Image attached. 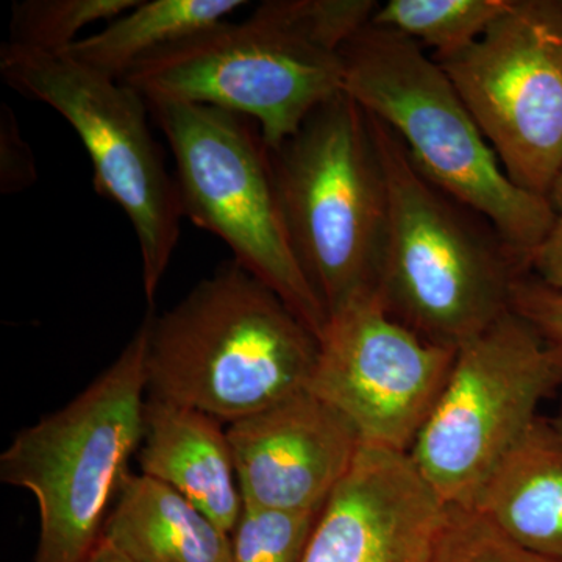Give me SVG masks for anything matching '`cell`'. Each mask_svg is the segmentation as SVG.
Instances as JSON below:
<instances>
[{
    "mask_svg": "<svg viewBox=\"0 0 562 562\" xmlns=\"http://www.w3.org/2000/svg\"><path fill=\"white\" fill-rule=\"evenodd\" d=\"M319 338L235 260L151 313L147 390L235 424L308 390Z\"/></svg>",
    "mask_w": 562,
    "mask_h": 562,
    "instance_id": "obj_1",
    "label": "cell"
},
{
    "mask_svg": "<svg viewBox=\"0 0 562 562\" xmlns=\"http://www.w3.org/2000/svg\"><path fill=\"white\" fill-rule=\"evenodd\" d=\"M369 117L387 184L376 292L422 338L460 349L512 310L528 262L483 216L435 187L387 125Z\"/></svg>",
    "mask_w": 562,
    "mask_h": 562,
    "instance_id": "obj_2",
    "label": "cell"
},
{
    "mask_svg": "<svg viewBox=\"0 0 562 562\" xmlns=\"http://www.w3.org/2000/svg\"><path fill=\"white\" fill-rule=\"evenodd\" d=\"M341 55L344 92L398 136L435 187L483 216L530 262L557 211L549 198L509 179L438 61L414 41L372 24Z\"/></svg>",
    "mask_w": 562,
    "mask_h": 562,
    "instance_id": "obj_3",
    "label": "cell"
},
{
    "mask_svg": "<svg viewBox=\"0 0 562 562\" xmlns=\"http://www.w3.org/2000/svg\"><path fill=\"white\" fill-rule=\"evenodd\" d=\"M151 310L109 368L58 412L14 436L0 480L32 492L40 513L33 562H85L143 439Z\"/></svg>",
    "mask_w": 562,
    "mask_h": 562,
    "instance_id": "obj_4",
    "label": "cell"
},
{
    "mask_svg": "<svg viewBox=\"0 0 562 562\" xmlns=\"http://www.w3.org/2000/svg\"><path fill=\"white\" fill-rule=\"evenodd\" d=\"M271 158L292 249L330 317L379 288L387 184L371 117L339 92Z\"/></svg>",
    "mask_w": 562,
    "mask_h": 562,
    "instance_id": "obj_5",
    "label": "cell"
},
{
    "mask_svg": "<svg viewBox=\"0 0 562 562\" xmlns=\"http://www.w3.org/2000/svg\"><path fill=\"white\" fill-rule=\"evenodd\" d=\"M121 81L149 105L195 103L249 117L276 149L344 91V63L292 22L283 0H266L244 21L151 55Z\"/></svg>",
    "mask_w": 562,
    "mask_h": 562,
    "instance_id": "obj_6",
    "label": "cell"
},
{
    "mask_svg": "<svg viewBox=\"0 0 562 562\" xmlns=\"http://www.w3.org/2000/svg\"><path fill=\"white\" fill-rule=\"evenodd\" d=\"M149 109L172 150L184 217L217 236L321 339L328 314L292 249L260 127L209 105Z\"/></svg>",
    "mask_w": 562,
    "mask_h": 562,
    "instance_id": "obj_7",
    "label": "cell"
},
{
    "mask_svg": "<svg viewBox=\"0 0 562 562\" xmlns=\"http://www.w3.org/2000/svg\"><path fill=\"white\" fill-rule=\"evenodd\" d=\"M0 74L11 90L57 111L79 136L95 191L116 203L135 231L144 294L154 308L184 214L176 176L151 135L149 103L124 81L66 55L10 43L0 49Z\"/></svg>",
    "mask_w": 562,
    "mask_h": 562,
    "instance_id": "obj_8",
    "label": "cell"
},
{
    "mask_svg": "<svg viewBox=\"0 0 562 562\" xmlns=\"http://www.w3.org/2000/svg\"><path fill=\"white\" fill-rule=\"evenodd\" d=\"M561 387L562 344L509 310L457 349L409 458L443 505L471 508Z\"/></svg>",
    "mask_w": 562,
    "mask_h": 562,
    "instance_id": "obj_9",
    "label": "cell"
},
{
    "mask_svg": "<svg viewBox=\"0 0 562 562\" xmlns=\"http://www.w3.org/2000/svg\"><path fill=\"white\" fill-rule=\"evenodd\" d=\"M436 61L509 179L549 198L562 169V0H512L482 38Z\"/></svg>",
    "mask_w": 562,
    "mask_h": 562,
    "instance_id": "obj_10",
    "label": "cell"
},
{
    "mask_svg": "<svg viewBox=\"0 0 562 562\" xmlns=\"http://www.w3.org/2000/svg\"><path fill=\"white\" fill-rule=\"evenodd\" d=\"M454 357L457 349L395 319L373 291L328 317L308 391L349 422L362 446L409 453Z\"/></svg>",
    "mask_w": 562,
    "mask_h": 562,
    "instance_id": "obj_11",
    "label": "cell"
},
{
    "mask_svg": "<svg viewBox=\"0 0 562 562\" xmlns=\"http://www.w3.org/2000/svg\"><path fill=\"white\" fill-rule=\"evenodd\" d=\"M243 505L319 513L362 449L341 414L308 390L227 427Z\"/></svg>",
    "mask_w": 562,
    "mask_h": 562,
    "instance_id": "obj_12",
    "label": "cell"
},
{
    "mask_svg": "<svg viewBox=\"0 0 562 562\" xmlns=\"http://www.w3.org/2000/svg\"><path fill=\"white\" fill-rule=\"evenodd\" d=\"M446 508L408 453L362 446L302 562H431Z\"/></svg>",
    "mask_w": 562,
    "mask_h": 562,
    "instance_id": "obj_13",
    "label": "cell"
},
{
    "mask_svg": "<svg viewBox=\"0 0 562 562\" xmlns=\"http://www.w3.org/2000/svg\"><path fill=\"white\" fill-rule=\"evenodd\" d=\"M143 419L139 473L168 484L232 535L244 505L227 428L154 395L146 398Z\"/></svg>",
    "mask_w": 562,
    "mask_h": 562,
    "instance_id": "obj_14",
    "label": "cell"
},
{
    "mask_svg": "<svg viewBox=\"0 0 562 562\" xmlns=\"http://www.w3.org/2000/svg\"><path fill=\"white\" fill-rule=\"evenodd\" d=\"M471 508L524 549L562 562V436L552 420H536Z\"/></svg>",
    "mask_w": 562,
    "mask_h": 562,
    "instance_id": "obj_15",
    "label": "cell"
},
{
    "mask_svg": "<svg viewBox=\"0 0 562 562\" xmlns=\"http://www.w3.org/2000/svg\"><path fill=\"white\" fill-rule=\"evenodd\" d=\"M102 536L132 562H231L232 536L143 473L125 475Z\"/></svg>",
    "mask_w": 562,
    "mask_h": 562,
    "instance_id": "obj_16",
    "label": "cell"
},
{
    "mask_svg": "<svg viewBox=\"0 0 562 562\" xmlns=\"http://www.w3.org/2000/svg\"><path fill=\"white\" fill-rule=\"evenodd\" d=\"M244 5L243 0H139L101 32L83 36L61 54L121 81L138 63L231 20Z\"/></svg>",
    "mask_w": 562,
    "mask_h": 562,
    "instance_id": "obj_17",
    "label": "cell"
},
{
    "mask_svg": "<svg viewBox=\"0 0 562 562\" xmlns=\"http://www.w3.org/2000/svg\"><path fill=\"white\" fill-rule=\"evenodd\" d=\"M512 0H390L380 3L372 25L431 49L435 60L471 47Z\"/></svg>",
    "mask_w": 562,
    "mask_h": 562,
    "instance_id": "obj_18",
    "label": "cell"
},
{
    "mask_svg": "<svg viewBox=\"0 0 562 562\" xmlns=\"http://www.w3.org/2000/svg\"><path fill=\"white\" fill-rule=\"evenodd\" d=\"M139 0H22L11 9L10 44L61 54L83 38L81 32L116 20Z\"/></svg>",
    "mask_w": 562,
    "mask_h": 562,
    "instance_id": "obj_19",
    "label": "cell"
},
{
    "mask_svg": "<svg viewBox=\"0 0 562 562\" xmlns=\"http://www.w3.org/2000/svg\"><path fill=\"white\" fill-rule=\"evenodd\" d=\"M319 514L244 506L231 535V562H302Z\"/></svg>",
    "mask_w": 562,
    "mask_h": 562,
    "instance_id": "obj_20",
    "label": "cell"
},
{
    "mask_svg": "<svg viewBox=\"0 0 562 562\" xmlns=\"http://www.w3.org/2000/svg\"><path fill=\"white\" fill-rule=\"evenodd\" d=\"M431 562H554L502 535L479 513L447 506Z\"/></svg>",
    "mask_w": 562,
    "mask_h": 562,
    "instance_id": "obj_21",
    "label": "cell"
},
{
    "mask_svg": "<svg viewBox=\"0 0 562 562\" xmlns=\"http://www.w3.org/2000/svg\"><path fill=\"white\" fill-rule=\"evenodd\" d=\"M512 310L547 338L562 344V292L547 286L530 272L524 273L514 283Z\"/></svg>",
    "mask_w": 562,
    "mask_h": 562,
    "instance_id": "obj_22",
    "label": "cell"
},
{
    "mask_svg": "<svg viewBox=\"0 0 562 562\" xmlns=\"http://www.w3.org/2000/svg\"><path fill=\"white\" fill-rule=\"evenodd\" d=\"M36 180L35 158L9 105L0 109V188L3 194L24 191Z\"/></svg>",
    "mask_w": 562,
    "mask_h": 562,
    "instance_id": "obj_23",
    "label": "cell"
},
{
    "mask_svg": "<svg viewBox=\"0 0 562 562\" xmlns=\"http://www.w3.org/2000/svg\"><path fill=\"white\" fill-rule=\"evenodd\" d=\"M528 268L536 279L562 292V216H558L552 232L543 239L541 246L532 251Z\"/></svg>",
    "mask_w": 562,
    "mask_h": 562,
    "instance_id": "obj_24",
    "label": "cell"
},
{
    "mask_svg": "<svg viewBox=\"0 0 562 562\" xmlns=\"http://www.w3.org/2000/svg\"><path fill=\"white\" fill-rule=\"evenodd\" d=\"M85 562H132L125 558L120 550L114 549L113 546L105 538L99 539L98 546L94 547L90 557Z\"/></svg>",
    "mask_w": 562,
    "mask_h": 562,
    "instance_id": "obj_25",
    "label": "cell"
},
{
    "mask_svg": "<svg viewBox=\"0 0 562 562\" xmlns=\"http://www.w3.org/2000/svg\"><path fill=\"white\" fill-rule=\"evenodd\" d=\"M549 199L550 203H552L553 210L557 211L558 216H562V169L557 181H554Z\"/></svg>",
    "mask_w": 562,
    "mask_h": 562,
    "instance_id": "obj_26",
    "label": "cell"
},
{
    "mask_svg": "<svg viewBox=\"0 0 562 562\" xmlns=\"http://www.w3.org/2000/svg\"><path fill=\"white\" fill-rule=\"evenodd\" d=\"M553 427L557 428L558 432L562 436V403L560 412H558L557 417L552 419Z\"/></svg>",
    "mask_w": 562,
    "mask_h": 562,
    "instance_id": "obj_27",
    "label": "cell"
}]
</instances>
